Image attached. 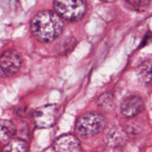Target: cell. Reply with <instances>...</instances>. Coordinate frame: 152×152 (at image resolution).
<instances>
[{
	"mask_svg": "<svg viewBox=\"0 0 152 152\" xmlns=\"http://www.w3.org/2000/svg\"><path fill=\"white\" fill-rule=\"evenodd\" d=\"M65 27L63 19L51 10H43L35 15L31 29L37 40L44 42L53 41L61 35Z\"/></svg>",
	"mask_w": 152,
	"mask_h": 152,
	"instance_id": "cell-1",
	"label": "cell"
},
{
	"mask_svg": "<svg viewBox=\"0 0 152 152\" xmlns=\"http://www.w3.org/2000/svg\"><path fill=\"white\" fill-rule=\"evenodd\" d=\"M105 117L99 113H86L80 116L75 124L76 132L83 137L94 136L101 132L105 126Z\"/></svg>",
	"mask_w": 152,
	"mask_h": 152,
	"instance_id": "cell-2",
	"label": "cell"
},
{
	"mask_svg": "<svg viewBox=\"0 0 152 152\" xmlns=\"http://www.w3.org/2000/svg\"><path fill=\"white\" fill-rule=\"evenodd\" d=\"M53 7L62 19L76 22L83 17L87 4L86 0H54Z\"/></svg>",
	"mask_w": 152,
	"mask_h": 152,
	"instance_id": "cell-3",
	"label": "cell"
},
{
	"mask_svg": "<svg viewBox=\"0 0 152 152\" xmlns=\"http://www.w3.org/2000/svg\"><path fill=\"white\" fill-rule=\"evenodd\" d=\"M58 108L55 105H46L37 108L34 114V122L39 129H49L57 120Z\"/></svg>",
	"mask_w": 152,
	"mask_h": 152,
	"instance_id": "cell-4",
	"label": "cell"
},
{
	"mask_svg": "<svg viewBox=\"0 0 152 152\" xmlns=\"http://www.w3.org/2000/svg\"><path fill=\"white\" fill-rule=\"evenodd\" d=\"M22 65L20 55L17 51L9 50L0 56V76L11 77L19 71Z\"/></svg>",
	"mask_w": 152,
	"mask_h": 152,
	"instance_id": "cell-5",
	"label": "cell"
},
{
	"mask_svg": "<svg viewBox=\"0 0 152 152\" xmlns=\"http://www.w3.org/2000/svg\"><path fill=\"white\" fill-rule=\"evenodd\" d=\"M144 109V103L142 99L137 96L128 97L122 102L120 112L122 115L127 118H132L140 114Z\"/></svg>",
	"mask_w": 152,
	"mask_h": 152,
	"instance_id": "cell-6",
	"label": "cell"
},
{
	"mask_svg": "<svg viewBox=\"0 0 152 152\" xmlns=\"http://www.w3.org/2000/svg\"><path fill=\"white\" fill-rule=\"evenodd\" d=\"M80 145V140L72 134H64L58 137L53 143L56 152H73Z\"/></svg>",
	"mask_w": 152,
	"mask_h": 152,
	"instance_id": "cell-7",
	"label": "cell"
},
{
	"mask_svg": "<svg viewBox=\"0 0 152 152\" xmlns=\"http://www.w3.org/2000/svg\"><path fill=\"white\" fill-rule=\"evenodd\" d=\"M127 140L126 132L120 126H113L105 135V141L109 146L119 147L124 145Z\"/></svg>",
	"mask_w": 152,
	"mask_h": 152,
	"instance_id": "cell-8",
	"label": "cell"
},
{
	"mask_svg": "<svg viewBox=\"0 0 152 152\" xmlns=\"http://www.w3.org/2000/svg\"><path fill=\"white\" fill-rule=\"evenodd\" d=\"M16 132V127L11 121L0 119V144L10 141Z\"/></svg>",
	"mask_w": 152,
	"mask_h": 152,
	"instance_id": "cell-9",
	"label": "cell"
},
{
	"mask_svg": "<svg viewBox=\"0 0 152 152\" xmlns=\"http://www.w3.org/2000/svg\"><path fill=\"white\" fill-rule=\"evenodd\" d=\"M28 145L25 140L20 138L13 139L7 142L1 152H28Z\"/></svg>",
	"mask_w": 152,
	"mask_h": 152,
	"instance_id": "cell-10",
	"label": "cell"
},
{
	"mask_svg": "<svg viewBox=\"0 0 152 152\" xmlns=\"http://www.w3.org/2000/svg\"><path fill=\"white\" fill-rule=\"evenodd\" d=\"M151 61L148 60L143 62L140 65L138 68V77L140 80L144 83L148 84L151 80Z\"/></svg>",
	"mask_w": 152,
	"mask_h": 152,
	"instance_id": "cell-11",
	"label": "cell"
},
{
	"mask_svg": "<svg viewBox=\"0 0 152 152\" xmlns=\"http://www.w3.org/2000/svg\"><path fill=\"white\" fill-rule=\"evenodd\" d=\"M126 2L130 8L142 12L146 10L150 0H126Z\"/></svg>",
	"mask_w": 152,
	"mask_h": 152,
	"instance_id": "cell-12",
	"label": "cell"
},
{
	"mask_svg": "<svg viewBox=\"0 0 152 152\" xmlns=\"http://www.w3.org/2000/svg\"><path fill=\"white\" fill-rule=\"evenodd\" d=\"M99 107L102 110H110L114 105V98L110 94H105L99 99Z\"/></svg>",
	"mask_w": 152,
	"mask_h": 152,
	"instance_id": "cell-13",
	"label": "cell"
},
{
	"mask_svg": "<svg viewBox=\"0 0 152 152\" xmlns=\"http://www.w3.org/2000/svg\"><path fill=\"white\" fill-rule=\"evenodd\" d=\"M99 1H102V2H106V3H112L115 1L116 0H99Z\"/></svg>",
	"mask_w": 152,
	"mask_h": 152,
	"instance_id": "cell-14",
	"label": "cell"
}]
</instances>
